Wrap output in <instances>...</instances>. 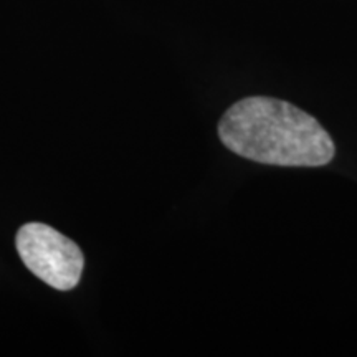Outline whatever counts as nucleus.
<instances>
[{
  "label": "nucleus",
  "instance_id": "obj_1",
  "mask_svg": "<svg viewBox=\"0 0 357 357\" xmlns=\"http://www.w3.org/2000/svg\"><path fill=\"white\" fill-rule=\"evenodd\" d=\"M218 136L235 154L270 166H326L336 151L331 136L311 114L266 96L235 102L220 119Z\"/></svg>",
  "mask_w": 357,
  "mask_h": 357
},
{
  "label": "nucleus",
  "instance_id": "obj_2",
  "mask_svg": "<svg viewBox=\"0 0 357 357\" xmlns=\"http://www.w3.org/2000/svg\"><path fill=\"white\" fill-rule=\"evenodd\" d=\"M17 252L35 276L60 291H68L82 278L84 258L73 240L45 223H26L17 231Z\"/></svg>",
  "mask_w": 357,
  "mask_h": 357
}]
</instances>
